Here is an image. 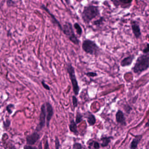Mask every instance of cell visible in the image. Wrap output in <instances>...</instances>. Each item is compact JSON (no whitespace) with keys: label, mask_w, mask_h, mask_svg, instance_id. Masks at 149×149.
<instances>
[{"label":"cell","mask_w":149,"mask_h":149,"mask_svg":"<svg viewBox=\"0 0 149 149\" xmlns=\"http://www.w3.org/2000/svg\"><path fill=\"white\" fill-rule=\"evenodd\" d=\"M100 15L99 7L94 5L85 6L81 13L82 19L86 24H88L94 19Z\"/></svg>","instance_id":"cell-1"},{"label":"cell","mask_w":149,"mask_h":149,"mask_svg":"<svg viewBox=\"0 0 149 149\" xmlns=\"http://www.w3.org/2000/svg\"><path fill=\"white\" fill-rule=\"evenodd\" d=\"M149 55H141L138 57L135 64H134L132 69L133 73L137 76L140 75L149 69Z\"/></svg>","instance_id":"cell-2"},{"label":"cell","mask_w":149,"mask_h":149,"mask_svg":"<svg viewBox=\"0 0 149 149\" xmlns=\"http://www.w3.org/2000/svg\"><path fill=\"white\" fill-rule=\"evenodd\" d=\"M82 50L88 54L98 57L101 53V49L94 41L85 39L82 43Z\"/></svg>","instance_id":"cell-3"},{"label":"cell","mask_w":149,"mask_h":149,"mask_svg":"<svg viewBox=\"0 0 149 149\" xmlns=\"http://www.w3.org/2000/svg\"><path fill=\"white\" fill-rule=\"evenodd\" d=\"M66 69L69 76L70 82L71 83L74 95L76 96H78L79 95V92H80V87L78 85V82L76 77L75 68L73 66L72 63L69 62L67 63L66 65Z\"/></svg>","instance_id":"cell-4"},{"label":"cell","mask_w":149,"mask_h":149,"mask_svg":"<svg viewBox=\"0 0 149 149\" xmlns=\"http://www.w3.org/2000/svg\"><path fill=\"white\" fill-rule=\"evenodd\" d=\"M62 32L67 36L69 41L75 45H78L80 41L76 35L72 24L68 21L65 22L62 26Z\"/></svg>","instance_id":"cell-5"},{"label":"cell","mask_w":149,"mask_h":149,"mask_svg":"<svg viewBox=\"0 0 149 149\" xmlns=\"http://www.w3.org/2000/svg\"><path fill=\"white\" fill-rule=\"evenodd\" d=\"M46 119V110H45V104L42 105L41 108V112L39 115V124L36 128V131H40L44 127L45 124Z\"/></svg>","instance_id":"cell-6"},{"label":"cell","mask_w":149,"mask_h":149,"mask_svg":"<svg viewBox=\"0 0 149 149\" xmlns=\"http://www.w3.org/2000/svg\"><path fill=\"white\" fill-rule=\"evenodd\" d=\"M131 27L132 33L134 35L136 39H140L142 36V33L141 31L140 27L138 22L136 21H131Z\"/></svg>","instance_id":"cell-7"},{"label":"cell","mask_w":149,"mask_h":149,"mask_svg":"<svg viewBox=\"0 0 149 149\" xmlns=\"http://www.w3.org/2000/svg\"><path fill=\"white\" fill-rule=\"evenodd\" d=\"M46 110V126L49 127V123L53 115V109L52 105L49 102H46L45 104Z\"/></svg>","instance_id":"cell-8"},{"label":"cell","mask_w":149,"mask_h":149,"mask_svg":"<svg viewBox=\"0 0 149 149\" xmlns=\"http://www.w3.org/2000/svg\"><path fill=\"white\" fill-rule=\"evenodd\" d=\"M114 5L116 7L120 6L123 9H128L132 5V1H126V0H114L111 1Z\"/></svg>","instance_id":"cell-9"},{"label":"cell","mask_w":149,"mask_h":149,"mask_svg":"<svg viewBox=\"0 0 149 149\" xmlns=\"http://www.w3.org/2000/svg\"><path fill=\"white\" fill-rule=\"evenodd\" d=\"M40 138V135L37 132H33L26 137V142L29 145H33L38 141Z\"/></svg>","instance_id":"cell-10"},{"label":"cell","mask_w":149,"mask_h":149,"mask_svg":"<svg viewBox=\"0 0 149 149\" xmlns=\"http://www.w3.org/2000/svg\"><path fill=\"white\" fill-rule=\"evenodd\" d=\"M135 58L134 55H130L123 58L120 62V65L122 67H129L132 64L133 60Z\"/></svg>","instance_id":"cell-11"},{"label":"cell","mask_w":149,"mask_h":149,"mask_svg":"<svg viewBox=\"0 0 149 149\" xmlns=\"http://www.w3.org/2000/svg\"><path fill=\"white\" fill-rule=\"evenodd\" d=\"M116 122L122 126H126V118L122 111L119 110L116 114Z\"/></svg>","instance_id":"cell-12"},{"label":"cell","mask_w":149,"mask_h":149,"mask_svg":"<svg viewBox=\"0 0 149 149\" xmlns=\"http://www.w3.org/2000/svg\"><path fill=\"white\" fill-rule=\"evenodd\" d=\"M142 137H143V136L142 135L136 136L132 141L131 143L130 144V149H137L138 144L140 143L141 140H142Z\"/></svg>","instance_id":"cell-13"},{"label":"cell","mask_w":149,"mask_h":149,"mask_svg":"<svg viewBox=\"0 0 149 149\" xmlns=\"http://www.w3.org/2000/svg\"><path fill=\"white\" fill-rule=\"evenodd\" d=\"M86 118L89 126H93L96 124V117L91 112H88L86 114Z\"/></svg>","instance_id":"cell-14"},{"label":"cell","mask_w":149,"mask_h":149,"mask_svg":"<svg viewBox=\"0 0 149 149\" xmlns=\"http://www.w3.org/2000/svg\"><path fill=\"white\" fill-rule=\"evenodd\" d=\"M69 130L71 132L73 133H74L75 134L78 135L79 134V132L78 130V126H77V124L75 122V121L73 119L72 120L70 121V123L69 125Z\"/></svg>","instance_id":"cell-15"},{"label":"cell","mask_w":149,"mask_h":149,"mask_svg":"<svg viewBox=\"0 0 149 149\" xmlns=\"http://www.w3.org/2000/svg\"><path fill=\"white\" fill-rule=\"evenodd\" d=\"M112 137H104L103 138H101V145L102 147H106L108 145L109 143H110L111 141Z\"/></svg>","instance_id":"cell-16"},{"label":"cell","mask_w":149,"mask_h":149,"mask_svg":"<svg viewBox=\"0 0 149 149\" xmlns=\"http://www.w3.org/2000/svg\"><path fill=\"white\" fill-rule=\"evenodd\" d=\"M73 27L76 30L77 34L79 35V37H81L83 33V29L81 25L78 22H75L73 24Z\"/></svg>","instance_id":"cell-17"},{"label":"cell","mask_w":149,"mask_h":149,"mask_svg":"<svg viewBox=\"0 0 149 149\" xmlns=\"http://www.w3.org/2000/svg\"><path fill=\"white\" fill-rule=\"evenodd\" d=\"M104 21H105V18L102 16H101L99 19L94 21L92 22L93 25H95L97 27H100L103 24Z\"/></svg>","instance_id":"cell-18"},{"label":"cell","mask_w":149,"mask_h":149,"mask_svg":"<svg viewBox=\"0 0 149 149\" xmlns=\"http://www.w3.org/2000/svg\"><path fill=\"white\" fill-rule=\"evenodd\" d=\"M88 146L90 149H99L100 148V144L98 142L96 141H92L89 143Z\"/></svg>","instance_id":"cell-19"},{"label":"cell","mask_w":149,"mask_h":149,"mask_svg":"<svg viewBox=\"0 0 149 149\" xmlns=\"http://www.w3.org/2000/svg\"><path fill=\"white\" fill-rule=\"evenodd\" d=\"M83 120V115L80 112H77L76 116V120L75 122L76 124H79Z\"/></svg>","instance_id":"cell-20"},{"label":"cell","mask_w":149,"mask_h":149,"mask_svg":"<svg viewBox=\"0 0 149 149\" xmlns=\"http://www.w3.org/2000/svg\"><path fill=\"white\" fill-rule=\"evenodd\" d=\"M85 75L89 78H95L98 76V73L94 72H88L86 73Z\"/></svg>","instance_id":"cell-21"},{"label":"cell","mask_w":149,"mask_h":149,"mask_svg":"<svg viewBox=\"0 0 149 149\" xmlns=\"http://www.w3.org/2000/svg\"><path fill=\"white\" fill-rule=\"evenodd\" d=\"M72 103L74 108L78 106V100L76 96H72Z\"/></svg>","instance_id":"cell-22"},{"label":"cell","mask_w":149,"mask_h":149,"mask_svg":"<svg viewBox=\"0 0 149 149\" xmlns=\"http://www.w3.org/2000/svg\"><path fill=\"white\" fill-rule=\"evenodd\" d=\"M82 146L80 143H76L73 145V149H82Z\"/></svg>","instance_id":"cell-23"},{"label":"cell","mask_w":149,"mask_h":149,"mask_svg":"<svg viewBox=\"0 0 149 149\" xmlns=\"http://www.w3.org/2000/svg\"><path fill=\"white\" fill-rule=\"evenodd\" d=\"M149 43H147L146 46L143 49V51H142L144 54H148L149 53Z\"/></svg>","instance_id":"cell-24"},{"label":"cell","mask_w":149,"mask_h":149,"mask_svg":"<svg viewBox=\"0 0 149 149\" xmlns=\"http://www.w3.org/2000/svg\"><path fill=\"white\" fill-rule=\"evenodd\" d=\"M14 108V106L13 105H9L7 106V110L9 114H10L12 113V111H13L12 108Z\"/></svg>","instance_id":"cell-25"},{"label":"cell","mask_w":149,"mask_h":149,"mask_svg":"<svg viewBox=\"0 0 149 149\" xmlns=\"http://www.w3.org/2000/svg\"><path fill=\"white\" fill-rule=\"evenodd\" d=\"M55 143L56 149H59L60 146V143H59V140L57 137H56L55 141Z\"/></svg>","instance_id":"cell-26"},{"label":"cell","mask_w":149,"mask_h":149,"mask_svg":"<svg viewBox=\"0 0 149 149\" xmlns=\"http://www.w3.org/2000/svg\"><path fill=\"white\" fill-rule=\"evenodd\" d=\"M3 124L5 128H8L10 126L11 121L9 120H7L3 122Z\"/></svg>","instance_id":"cell-27"},{"label":"cell","mask_w":149,"mask_h":149,"mask_svg":"<svg viewBox=\"0 0 149 149\" xmlns=\"http://www.w3.org/2000/svg\"><path fill=\"white\" fill-rule=\"evenodd\" d=\"M24 149H38V148L35 146H33L31 145H25L23 147Z\"/></svg>","instance_id":"cell-28"},{"label":"cell","mask_w":149,"mask_h":149,"mask_svg":"<svg viewBox=\"0 0 149 149\" xmlns=\"http://www.w3.org/2000/svg\"><path fill=\"white\" fill-rule=\"evenodd\" d=\"M42 85L43 86V87L46 90H50V88L48 85H47L44 82H42Z\"/></svg>","instance_id":"cell-29"},{"label":"cell","mask_w":149,"mask_h":149,"mask_svg":"<svg viewBox=\"0 0 149 149\" xmlns=\"http://www.w3.org/2000/svg\"><path fill=\"white\" fill-rule=\"evenodd\" d=\"M49 148V144H48V142L47 141H46V143H45V149H48V148Z\"/></svg>","instance_id":"cell-30"},{"label":"cell","mask_w":149,"mask_h":149,"mask_svg":"<svg viewBox=\"0 0 149 149\" xmlns=\"http://www.w3.org/2000/svg\"><path fill=\"white\" fill-rule=\"evenodd\" d=\"M38 149H42V143L40 142V144L39 146V148Z\"/></svg>","instance_id":"cell-31"}]
</instances>
